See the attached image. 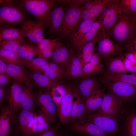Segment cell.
I'll return each mask as SVG.
<instances>
[{
	"mask_svg": "<svg viewBox=\"0 0 136 136\" xmlns=\"http://www.w3.org/2000/svg\"><path fill=\"white\" fill-rule=\"evenodd\" d=\"M107 32L125 50L132 44L136 33V16L121 10L115 23Z\"/></svg>",
	"mask_w": 136,
	"mask_h": 136,
	"instance_id": "1",
	"label": "cell"
},
{
	"mask_svg": "<svg viewBox=\"0 0 136 136\" xmlns=\"http://www.w3.org/2000/svg\"><path fill=\"white\" fill-rule=\"evenodd\" d=\"M0 26L15 27L29 19L28 13L20 7L16 0H0Z\"/></svg>",
	"mask_w": 136,
	"mask_h": 136,
	"instance_id": "2",
	"label": "cell"
},
{
	"mask_svg": "<svg viewBox=\"0 0 136 136\" xmlns=\"http://www.w3.org/2000/svg\"><path fill=\"white\" fill-rule=\"evenodd\" d=\"M55 0H16L18 5L27 13L31 14L37 20L47 26L49 13L55 6Z\"/></svg>",
	"mask_w": 136,
	"mask_h": 136,
	"instance_id": "3",
	"label": "cell"
},
{
	"mask_svg": "<svg viewBox=\"0 0 136 136\" xmlns=\"http://www.w3.org/2000/svg\"><path fill=\"white\" fill-rule=\"evenodd\" d=\"M80 5L73 1L65 12L61 25L56 36L58 38L68 37L77 25L82 10Z\"/></svg>",
	"mask_w": 136,
	"mask_h": 136,
	"instance_id": "4",
	"label": "cell"
},
{
	"mask_svg": "<svg viewBox=\"0 0 136 136\" xmlns=\"http://www.w3.org/2000/svg\"><path fill=\"white\" fill-rule=\"evenodd\" d=\"M97 43L96 52L102 59L115 57L123 53L122 47L115 42L107 32L99 30Z\"/></svg>",
	"mask_w": 136,
	"mask_h": 136,
	"instance_id": "5",
	"label": "cell"
},
{
	"mask_svg": "<svg viewBox=\"0 0 136 136\" xmlns=\"http://www.w3.org/2000/svg\"><path fill=\"white\" fill-rule=\"evenodd\" d=\"M20 26L23 37L31 43L38 45L45 38L44 33L46 26L41 21L29 19L24 21Z\"/></svg>",
	"mask_w": 136,
	"mask_h": 136,
	"instance_id": "6",
	"label": "cell"
},
{
	"mask_svg": "<svg viewBox=\"0 0 136 136\" xmlns=\"http://www.w3.org/2000/svg\"><path fill=\"white\" fill-rule=\"evenodd\" d=\"M115 115L95 112L86 114L82 118L93 123L111 135L116 133L118 129Z\"/></svg>",
	"mask_w": 136,
	"mask_h": 136,
	"instance_id": "7",
	"label": "cell"
},
{
	"mask_svg": "<svg viewBox=\"0 0 136 136\" xmlns=\"http://www.w3.org/2000/svg\"><path fill=\"white\" fill-rule=\"evenodd\" d=\"M105 87L119 99L132 101L136 99V86L128 83L117 81L102 82Z\"/></svg>",
	"mask_w": 136,
	"mask_h": 136,
	"instance_id": "8",
	"label": "cell"
},
{
	"mask_svg": "<svg viewBox=\"0 0 136 136\" xmlns=\"http://www.w3.org/2000/svg\"><path fill=\"white\" fill-rule=\"evenodd\" d=\"M36 94L37 105L51 124L57 115V107L53 101L50 92H40Z\"/></svg>",
	"mask_w": 136,
	"mask_h": 136,
	"instance_id": "9",
	"label": "cell"
},
{
	"mask_svg": "<svg viewBox=\"0 0 136 136\" xmlns=\"http://www.w3.org/2000/svg\"><path fill=\"white\" fill-rule=\"evenodd\" d=\"M69 127L71 131L91 136H111L93 123L81 118Z\"/></svg>",
	"mask_w": 136,
	"mask_h": 136,
	"instance_id": "10",
	"label": "cell"
},
{
	"mask_svg": "<svg viewBox=\"0 0 136 136\" xmlns=\"http://www.w3.org/2000/svg\"><path fill=\"white\" fill-rule=\"evenodd\" d=\"M50 124L47 117L40 109L35 111L33 117L28 124L24 135L31 136L46 131Z\"/></svg>",
	"mask_w": 136,
	"mask_h": 136,
	"instance_id": "11",
	"label": "cell"
},
{
	"mask_svg": "<svg viewBox=\"0 0 136 136\" xmlns=\"http://www.w3.org/2000/svg\"><path fill=\"white\" fill-rule=\"evenodd\" d=\"M15 114L9 106L1 108L0 116V136H10L17 123Z\"/></svg>",
	"mask_w": 136,
	"mask_h": 136,
	"instance_id": "12",
	"label": "cell"
},
{
	"mask_svg": "<svg viewBox=\"0 0 136 136\" xmlns=\"http://www.w3.org/2000/svg\"><path fill=\"white\" fill-rule=\"evenodd\" d=\"M65 12L64 7L62 5H55L50 10L47 26L49 36L56 35L61 25Z\"/></svg>",
	"mask_w": 136,
	"mask_h": 136,
	"instance_id": "13",
	"label": "cell"
},
{
	"mask_svg": "<svg viewBox=\"0 0 136 136\" xmlns=\"http://www.w3.org/2000/svg\"><path fill=\"white\" fill-rule=\"evenodd\" d=\"M73 99L72 88L67 86L66 93L57 109V116L63 124L70 122L72 110Z\"/></svg>",
	"mask_w": 136,
	"mask_h": 136,
	"instance_id": "14",
	"label": "cell"
},
{
	"mask_svg": "<svg viewBox=\"0 0 136 136\" xmlns=\"http://www.w3.org/2000/svg\"><path fill=\"white\" fill-rule=\"evenodd\" d=\"M22 65L8 64L7 65V74L15 81L25 84L33 85L30 71Z\"/></svg>",
	"mask_w": 136,
	"mask_h": 136,
	"instance_id": "15",
	"label": "cell"
},
{
	"mask_svg": "<svg viewBox=\"0 0 136 136\" xmlns=\"http://www.w3.org/2000/svg\"><path fill=\"white\" fill-rule=\"evenodd\" d=\"M122 107V101L109 92L105 93L102 104L95 112L116 115L121 110Z\"/></svg>",
	"mask_w": 136,
	"mask_h": 136,
	"instance_id": "16",
	"label": "cell"
},
{
	"mask_svg": "<svg viewBox=\"0 0 136 136\" xmlns=\"http://www.w3.org/2000/svg\"><path fill=\"white\" fill-rule=\"evenodd\" d=\"M72 53L58 39L50 58L62 68L67 69Z\"/></svg>",
	"mask_w": 136,
	"mask_h": 136,
	"instance_id": "17",
	"label": "cell"
},
{
	"mask_svg": "<svg viewBox=\"0 0 136 136\" xmlns=\"http://www.w3.org/2000/svg\"><path fill=\"white\" fill-rule=\"evenodd\" d=\"M22 84L13 81L8 91L7 99L9 106L15 114L21 108L20 100Z\"/></svg>",
	"mask_w": 136,
	"mask_h": 136,
	"instance_id": "18",
	"label": "cell"
},
{
	"mask_svg": "<svg viewBox=\"0 0 136 136\" xmlns=\"http://www.w3.org/2000/svg\"><path fill=\"white\" fill-rule=\"evenodd\" d=\"M121 55L118 57H110L103 59L105 69L104 73L110 75L127 74L128 72L125 67Z\"/></svg>",
	"mask_w": 136,
	"mask_h": 136,
	"instance_id": "19",
	"label": "cell"
},
{
	"mask_svg": "<svg viewBox=\"0 0 136 136\" xmlns=\"http://www.w3.org/2000/svg\"><path fill=\"white\" fill-rule=\"evenodd\" d=\"M73 107L70 122L81 118L85 114V100L78 92L76 87L72 88Z\"/></svg>",
	"mask_w": 136,
	"mask_h": 136,
	"instance_id": "20",
	"label": "cell"
},
{
	"mask_svg": "<svg viewBox=\"0 0 136 136\" xmlns=\"http://www.w3.org/2000/svg\"><path fill=\"white\" fill-rule=\"evenodd\" d=\"M33 85H23L20 100L21 108L22 109L31 110L37 106L36 94L33 89Z\"/></svg>",
	"mask_w": 136,
	"mask_h": 136,
	"instance_id": "21",
	"label": "cell"
},
{
	"mask_svg": "<svg viewBox=\"0 0 136 136\" xmlns=\"http://www.w3.org/2000/svg\"><path fill=\"white\" fill-rule=\"evenodd\" d=\"M99 16L84 21L76 26L68 37L73 46L82 38Z\"/></svg>",
	"mask_w": 136,
	"mask_h": 136,
	"instance_id": "22",
	"label": "cell"
},
{
	"mask_svg": "<svg viewBox=\"0 0 136 136\" xmlns=\"http://www.w3.org/2000/svg\"><path fill=\"white\" fill-rule=\"evenodd\" d=\"M80 55L72 53L65 71V77L74 79L83 77Z\"/></svg>",
	"mask_w": 136,
	"mask_h": 136,
	"instance_id": "23",
	"label": "cell"
},
{
	"mask_svg": "<svg viewBox=\"0 0 136 136\" xmlns=\"http://www.w3.org/2000/svg\"><path fill=\"white\" fill-rule=\"evenodd\" d=\"M105 93L99 87L95 89L85 100V114L95 113L101 106Z\"/></svg>",
	"mask_w": 136,
	"mask_h": 136,
	"instance_id": "24",
	"label": "cell"
},
{
	"mask_svg": "<svg viewBox=\"0 0 136 136\" xmlns=\"http://www.w3.org/2000/svg\"><path fill=\"white\" fill-rule=\"evenodd\" d=\"M101 59L98 54L94 53L90 61L83 68V77L103 73L104 67Z\"/></svg>",
	"mask_w": 136,
	"mask_h": 136,
	"instance_id": "25",
	"label": "cell"
},
{
	"mask_svg": "<svg viewBox=\"0 0 136 136\" xmlns=\"http://www.w3.org/2000/svg\"><path fill=\"white\" fill-rule=\"evenodd\" d=\"M57 40L43 39L36 46V56L47 59L50 58Z\"/></svg>",
	"mask_w": 136,
	"mask_h": 136,
	"instance_id": "26",
	"label": "cell"
},
{
	"mask_svg": "<svg viewBox=\"0 0 136 136\" xmlns=\"http://www.w3.org/2000/svg\"><path fill=\"white\" fill-rule=\"evenodd\" d=\"M99 87V84L96 79L90 78L83 79L79 84L77 88L85 100L96 88Z\"/></svg>",
	"mask_w": 136,
	"mask_h": 136,
	"instance_id": "27",
	"label": "cell"
},
{
	"mask_svg": "<svg viewBox=\"0 0 136 136\" xmlns=\"http://www.w3.org/2000/svg\"><path fill=\"white\" fill-rule=\"evenodd\" d=\"M112 0H103L100 3L91 8L82 11L78 25L84 21L99 16L107 5Z\"/></svg>",
	"mask_w": 136,
	"mask_h": 136,
	"instance_id": "28",
	"label": "cell"
},
{
	"mask_svg": "<svg viewBox=\"0 0 136 136\" xmlns=\"http://www.w3.org/2000/svg\"><path fill=\"white\" fill-rule=\"evenodd\" d=\"M102 22V20L98 18L82 38L74 46V47L78 50H81L86 44L93 40L98 35Z\"/></svg>",
	"mask_w": 136,
	"mask_h": 136,
	"instance_id": "29",
	"label": "cell"
},
{
	"mask_svg": "<svg viewBox=\"0 0 136 136\" xmlns=\"http://www.w3.org/2000/svg\"><path fill=\"white\" fill-rule=\"evenodd\" d=\"M100 80L102 82L106 81H117L128 83L136 86V75L127 74L110 75L101 73Z\"/></svg>",
	"mask_w": 136,
	"mask_h": 136,
	"instance_id": "30",
	"label": "cell"
},
{
	"mask_svg": "<svg viewBox=\"0 0 136 136\" xmlns=\"http://www.w3.org/2000/svg\"><path fill=\"white\" fill-rule=\"evenodd\" d=\"M37 45L30 43L26 39L18 51L17 53L20 58L25 62L32 60L36 56Z\"/></svg>",
	"mask_w": 136,
	"mask_h": 136,
	"instance_id": "31",
	"label": "cell"
},
{
	"mask_svg": "<svg viewBox=\"0 0 136 136\" xmlns=\"http://www.w3.org/2000/svg\"><path fill=\"white\" fill-rule=\"evenodd\" d=\"M22 37L21 27L0 26V43L17 38Z\"/></svg>",
	"mask_w": 136,
	"mask_h": 136,
	"instance_id": "32",
	"label": "cell"
},
{
	"mask_svg": "<svg viewBox=\"0 0 136 136\" xmlns=\"http://www.w3.org/2000/svg\"><path fill=\"white\" fill-rule=\"evenodd\" d=\"M29 71L31 75L33 83L39 87L51 89L60 82L58 81L51 79L44 74Z\"/></svg>",
	"mask_w": 136,
	"mask_h": 136,
	"instance_id": "33",
	"label": "cell"
},
{
	"mask_svg": "<svg viewBox=\"0 0 136 136\" xmlns=\"http://www.w3.org/2000/svg\"><path fill=\"white\" fill-rule=\"evenodd\" d=\"M49 63L47 59L38 57L29 62H25V66L34 72L44 74L47 69Z\"/></svg>",
	"mask_w": 136,
	"mask_h": 136,
	"instance_id": "34",
	"label": "cell"
},
{
	"mask_svg": "<svg viewBox=\"0 0 136 136\" xmlns=\"http://www.w3.org/2000/svg\"><path fill=\"white\" fill-rule=\"evenodd\" d=\"M98 35L93 40L87 43L83 47L82 53L80 55V57L83 68L92 58L94 53L95 45L97 42Z\"/></svg>",
	"mask_w": 136,
	"mask_h": 136,
	"instance_id": "35",
	"label": "cell"
},
{
	"mask_svg": "<svg viewBox=\"0 0 136 136\" xmlns=\"http://www.w3.org/2000/svg\"><path fill=\"white\" fill-rule=\"evenodd\" d=\"M125 136H136V111L131 110L128 112L125 122Z\"/></svg>",
	"mask_w": 136,
	"mask_h": 136,
	"instance_id": "36",
	"label": "cell"
},
{
	"mask_svg": "<svg viewBox=\"0 0 136 136\" xmlns=\"http://www.w3.org/2000/svg\"><path fill=\"white\" fill-rule=\"evenodd\" d=\"M0 59L7 64H11L25 66V62L21 59L18 53L7 50L0 49Z\"/></svg>",
	"mask_w": 136,
	"mask_h": 136,
	"instance_id": "37",
	"label": "cell"
},
{
	"mask_svg": "<svg viewBox=\"0 0 136 136\" xmlns=\"http://www.w3.org/2000/svg\"><path fill=\"white\" fill-rule=\"evenodd\" d=\"M35 109L31 110L22 109L19 114L18 123L19 129L24 135L27 127L34 115Z\"/></svg>",
	"mask_w": 136,
	"mask_h": 136,
	"instance_id": "38",
	"label": "cell"
},
{
	"mask_svg": "<svg viewBox=\"0 0 136 136\" xmlns=\"http://www.w3.org/2000/svg\"><path fill=\"white\" fill-rule=\"evenodd\" d=\"M26 39L20 37L1 42L0 49L8 50L17 53L19 48Z\"/></svg>",
	"mask_w": 136,
	"mask_h": 136,
	"instance_id": "39",
	"label": "cell"
},
{
	"mask_svg": "<svg viewBox=\"0 0 136 136\" xmlns=\"http://www.w3.org/2000/svg\"><path fill=\"white\" fill-rule=\"evenodd\" d=\"M67 87L60 82L50 89V93L57 109L66 93Z\"/></svg>",
	"mask_w": 136,
	"mask_h": 136,
	"instance_id": "40",
	"label": "cell"
},
{
	"mask_svg": "<svg viewBox=\"0 0 136 136\" xmlns=\"http://www.w3.org/2000/svg\"><path fill=\"white\" fill-rule=\"evenodd\" d=\"M121 10L120 9L113 14L106 17L103 19L99 30L105 32L109 31L115 23Z\"/></svg>",
	"mask_w": 136,
	"mask_h": 136,
	"instance_id": "41",
	"label": "cell"
},
{
	"mask_svg": "<svg viewBox=\"0 0 136 136\" xmlns=\"http://www.w3.org/2000/svg\"><path fill=\"white\" fill-rule=\"evenodd\" d=\"M118 6L122 11L136 16V0H119Z\"/></svg>",
	"mask_w": 136,
	"mask_h": 136,
	"instance_id": "42",
	"label": "cell"
},
{
	"mask_svg": "<svg viewBox=\"0 0 136 136\" xmlns=\"http://www.w3.org/2000/svg\"><path fill=\"white\" fill-rule=\"evenodd\" d=\"M119 0H112L100 15L98 18L101 20L120 9L118 6Z\"/></svg>",
	"mask_w": 136,
	"mask_h": 136,
	"instance_id": "43",
	"label": "cell"
},
{
	"mask_svg": "<svg viewBox=\"0 0 136 136\" xmlns=\"http://www.w3.org/2000/svg\"><path fill=\"white\" fill-rule=\"evenodd\" d=\"M122 54L121 55L126 69L131 74L136 75V64L131 62L124 57Z\"/></svg>",
	"mask_w": 136,
	"mask_h": 136,
	"instance_id": "44",
	"label": "cell"
},
{
	"mask_svg": "<svg viewBox=\"0 0 136 136\" xmlns=\"http://www.w3.org/2000/svg\"><path fill=\"white\" fill-rule=\"evenodd\" d=\"M59 127V124H57L46 131L35 135V136H57Z\"/></svg>",
	"mask_w": 136,
	"mask_h": 136,
	"instance_id": "45",
	"label": "cell"
},
{
	"mask_svg": "<svg viewBox=\"0 0 136 136\" xmlns=\"http://www.w3.org/2000/svg\"><path fill=\"white\" fill-rule=\"evenodd\" d=\"M103 0H86L80 5L82 11L90 9L100 3Z\"/></svg>",
	"mask_w": 136,
	"mask_h": 136,
	"instance_id": "46",
	"label": "cell"
},
{
	"mask_svg": "<svg viewBox=\"0 0 136 136\" xmlns=\"http://www.w3.org/2000/svg\"><path fill=\"white\" fill-rule=\"evenodd\" d=\"M49 64L61 78L65 77V71L59 65L53 62H49Z\"/></svg>",
	"mask_w": 136,
	"mask_h": 136,
	"instance_id": "47",
	"label": "cell"
},
{
	"mask_svg": "<svg viewBox=\"0 0 136 136\" xmlns=\"http://www.w3.org/2000/svg\"><path fill=\"white\" fill-rule=\"evenodd\" d=\"M44 74L48 77L51 79L56 81L61 78V77L49 65Z\"/></svg>",
	"mask_w": 136,
	"mask_h": 136,
	"instance_id": "48",
	"label": "cell"
},
{
	"mask_svg": "<svg viewBox=\"0 0 136 136\" xmlns=\"http://www.w3.org/2000/svg\"><path fill=\"white\" fill-rule=\"evenodd\" d=\"M10 78L7 74H0V86L6 87L10 82Z\"/></svg>",
	"mask_w": 136,
	"mask_h": 136,
	"instance_id": "49",
	"label": "cell"
},
{
	"mask_svg": "<svg viewBox=\"0 0 136 136\" xmlns=\"http://www.w3.org/2000/svg\"><path fill=\"white\" fill-rule=\"evenodd\" d=\"M122 54L124 57L131 62L136 64V58L133 53L126 52Z\"/></svg>",
	"mask_w": 136,
	"mask_h": 136,
	"instance_id": "50",
	"label": "cell"
},
{
	"mask_svg": "<svg viewBox=\"0 0 136 136\" xmlns=\"http://www.w3.org/2000/svg\"><path fill=\"white\" fill-rule=\"evenodd\" d=\"M125 51L126 52H136V33L132 44Z\"/></svg>",
	"mask_w": 136,
	"mask_h": 136,
	"instance_id": "51",
	"label": "cell"
},
{
	"mask_svg": "<svg viewBox=\"0 0 136 136\" xmlns=\"http://www.w3.org/2000/svg\"><path fill=\"white\" fill-rule=\"evenodd\" d=\"M7 65L5 62L0 59V74H7Z\"/></svg>",
	"mask_w": 136,
	"mask_h": 136,
	"instance_id": "52",
	"label": "cell"
},
{
	"mask_svg": "<svg viewBox=\"0 0 136 136\" xmlns=\"http://www.w3.org/2000/svg\"><path fill=\"white\" fill-rule=\"evenodd\" d=\"M6 87L0 86V104L1 105L5 98Z\"/></svg>",
	"mask_w": 136,
	"mask_h": 136,
	"instance_id": "53",
	"label": "cell"
},
{
	"mask_svg": "<svg viewBox=\"0 0 136 136\" xmlns=\"http://www.w3.org/2000/svg\"><path fill=\"white\" fill-rule=\"evenodd\" d=\"M57 136H68L67 135L63 134H60L57 135Z\"/></svg>",
	"mask_w": 136,
	"mask_h": 136,
	"instance_id": "54",
	"label": "cell"
},
{
	"mask_svg": "<svg viewBox=\"0 0 136 136\" xmlns=\"http://www.w3.org/2000/svg\"><path fill=\"white\" fill-rule=\"evenodd\" d=\"M132 52L134 53L136 58V52Z\"/></svg>",
	"mask_w": 136,
	"mask_h": 136,
	"instance_id": "55",
	"label": "cell"
}]
</instances>
